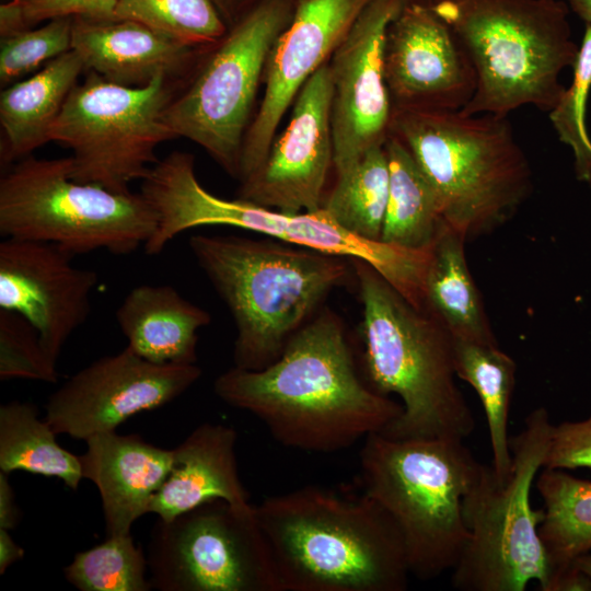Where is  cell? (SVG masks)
<instances>
[{
	"label": "cell",
	"instance_id": "6da1fadb",
	"mask_svg": "<svg viewBox=\"0 0 591 591\" xmlns=\"http://www.w3.org/2000/svg\"><path fill=\"white\" fill-rule=\"evenodd\" d=\"M216 395L257 417L280 444L318 453L348 449L382 432L403 412L357 372L345 326L321 309L259 370L233 367L213 383Z\"/></svg>",
	"mask_w": 591,
	"mask_h": 591
},
{
	"label": "cell",
	"instance_id": "7a4b0ae2",
	"mask_svg": "<svg viewBox=\"0 0 591 591\" xmlns=\"http://www.w3.org/2000/svg\"><path fill=\"white\" fill-rule=\"evenodd\" d=\"M279 591H404L403 537L370 496L304 486L254 506Z\"/></svg>",
	"mask_w": 591,
	"mask_h": 591
},
{
	"label": "cell",
	"instance_id": "3957f363",
	"mask_svg": "<svg viewBox=\"0 0 591 591\" xmlns=\"http://www.w3.org/2000/svg\"><path fill=\"white\" fill-rule=\"evenodd\" d=\"M351 264L362 304L364 380L382 395L398 396L403 407L380 433L396 439L467 438L475 419L455 382L451 335L367 262Z\"/></svg>",
	"mask_w": 591,
	"mask_h": 591
},
{
	"label": "cell",
	"instance_id": "277c9868",
	"mask_svg": "<svg viewBox=\"0 0 591 591\" xmlns=\"http://www.w3.org/2000/svg\"><path fill=\"white\" fill-rule=\"evenodd\" d=\"M189 248L236 327L233 360L259 370L350 275L346 258L283 242L197 234Z\"/></svg>",
	"mask_w": 591,
	"mask_h": 591
},
{
	"label": "cell",
	"instance_id": "5b68a950",
	"mask_svg": "<svg viewBox=\"0 0 591 591\" xmlns=\"http://www.w3.org/2000/svg\"><path fill=\"white\" fill-rule=\"evenodd\" d=\"M390 134L430 183L444 222L465 240L505 224L532 190L529 161L507 117L394 109Z\"/></svg>",
	"mask_w": 591,
	"mask_h": 591
},
{
	"label": "cell",
	"instance_id": "8992f818",
	"mask_svg": "<svg viewBox=\"0 0 591 591\" xmlns=\"http://www.w3.org/2000/svg\"><path fill=\"white\" fill-rule=\"evenodd\" d=\"M194 162L190 153L173 151L158 160L141 179L140 194L158 219L154 233L143 246L146 254H160L170 241L189 229L239 228L320 253L367 262L422 310L429 248L408 250L362 239L343 229L322 207L292 213L242 198L218 197L199 183Z\"/></svg>",
	"mask_w": 591,
	"mask_h": 591
},
{
	"label": "cell",
	"instance_id": "52a82bcc",
	"mask_svg": "<svg viewBox=\"0 0 591 591\" xmlns=\"http://www.w3.org/2000/svg\"><path fill=\"white\" fill-rule=\"evenodd\" d=\"M431 9L466 50L476 90L464 115L507 117L523 105L551 112L573 67L569 5L563 0H433Z\"/></svg>",
	"mask_w": 591,
	"mask_h": 591
},
{
	"label": "cell",
	"instance_id": "ba28073f",
	"mask_svg": "<svg viewBox=\"0 0 591 591\" xmlns=\"http://www.w3.org/2000/svg\"><path fill=\"white\" fill-rule=\"evenodd\" d=\"M359 455L362 491L398 528L410 575L431 580L452 570L470 538L463 498L482 465L464 439L373 433Z\"/></svg>",
	"mask_w": 591,
	"mask_h": 591
},
{
	"label": "cell",
	"instance_id": "9c48e42d",
	"mask_svg": "<svg viewBox=\"0 0 591 591\" xmlns=\"http://www.w3.org/2000/svg\"><path fill=\"white\" fill-rule=\"evenodd\" d=\"M553 424L544 407L532 410L510 437L511 468L500 478L480 465L462 512L470 538L452 569L461 591H524L531 581L548 591L554 570L538 534L543 510L531 505V488L544 467Z\"/></svg>",
	"mask_w": 591,
	"mask_h": 591
},
{
	"label": "cell",
	"instance_id": "30bf717a",
	"mask_svg": "<svg viewBox=\"0 0 591 591\" xmlns=\"http://www.w3.org/2000/svg\"><path fill=\"white\" fill-rule=\"evenodd\" d=\"M140 193H114L71 177V158L15 162L0 179V233L55 244L71 255H127L157 228Z\"/></svg>",
	"mask_w": 591,
	"mask_h": 591
},
{
	"label": "cell",
	"instance_id": "8fae6325",
	"mask_svg": "<svg viewBox=\"0 0 591 591\" xmlns=\"http://www.w3.org/2000/svg\"><path fill=\"white\" fill-rule=\"evenodd\" d=\"M298 0H262L211 46L164 109L174 138H186L239 176L243 142L267 59Z\"/></svg>",
	"mask_w": 591,
	"mask_h": 591
},
{
	"label": "cell",
	"instance_id": "7c38bea8",
	"mask_svg": "<svg viewBox=\"0 0 591 591\" xmlns=\"http://www.w3.org/2000/svg\"><path fill=\"white\" fill-rule=\"evenodd\" d=\"M183 85L163 77L127 88L88 71L73 88L49 131L71 150V177L114 193H129L158 162L157 147L174 139L164 109Z\"/></svg>",
	"mask_w": 591,
	"mask_h": 591
},
{
	"label": "cell",
	"instance_id": "4fadbf2b",
	"mask_svg": "<svg viewBox=\"0 0 591 591\" xmlns=\"http://www.w3.org/2000/svg\"><path fill=\"white\" fill-rule=\"evenodd\" d=\"M147 558L160 591H279L252 503L218 499L158 519Z\"/></svg>",
	"mask_w": 591,
	"mask_h": 591
},
{
	"label": "cell",
	"instance_id": "5bb4252c",
	"mask_svg": "<svg viewBox=\"0 0 591 591\" xmlns=\"http://www.w3.org/2000/svg\"><path fill=\"white\" fill-rule=\"evenodd\" d=\"M200 375L196 363H153L126 346L65 381L47 399L45 419L57 434L85 441L171 403Z\"/></svg>",
	"mask_w": 591,
	"mask_h": 591
},
{
	"label": "cell",
	"instance_id": "9a60e30c",
	"mask_svg": "<svg viewBox=\"0 0 591 591\" xmlns=\"http://www.w3.org/2000/svg\"><path fill=\"white\" fill-rule=\"evenodd\" d=\"M406 1L371 0L328 61L336 174L387 139L393 106L384 74V44Z\"/></svg>",
	"mask_w": 591,
	"mask_h": 591
},
{
	"label": "cell",
	"instance_id": "2e32d148",
	"mask_svg": "<svg viewBox=\"0 0 591 591\" xmlns=\"http://www.w3.org/2000/svg\"><path fill=\"white\" fill-rule=\"evenodd\" d=\"M371 0H298L266 62L262 102L246 132L239 179L264 162L280 121L312 74L328 62Z\"/></svg>",
	"mask_w": 591,
	"mask_h": 591
},
{
	"label": "cell",
	"instance_id": "e0dca14e",
	"mask_svg": "<svg viewBox=\"0 0 591 591\" xmlns=\"http://www.w3.org/2000/svg\"><path fill=\"white\" fill-rule=\"evenodd\" d=\"M332 96L331 69L325 62L298 93L288 125L274 138L263 164L241 182L239 198L292 213L322 207L334 165Z\"/></svg>",
	"mask_w": 591,
	"mask_h": 591
},
{
	"label": "cell",
	"instance_id": "ac0fdd59",
	"mask_svg": "<svg viewBox=\"0 0 591 591\" xmlns=\"http://www.w3.org/2000/svg\"><path fill=\"white\" fill-rule=\"evenodd\" d=\"M384 74L394 109L462 111L476 90L473 63L448 24L408 0L390 24Z\"/></svg>",
	"mask_w": 591,
	"mask_h": 591
},
{
	"label": "cell",
	"instance_id": "d6986e66",
	"mask_svg": "<svg viewBox=\"0 0 591 591\" xmlns=\"http://www.w3.org/2000/svg\"><path fill=\"white\" fill-rule=\"evenodd\" d=\"M72 257L47 242L5 237L0 243V309L25 317L56 363L90 315L99 280L94 270L74 266Z\"/></svg>",
	"mask_w": 591,
	"mask_h": 591
},
{
	"label": "cell",
	"instance_id": "ffe728a7",
	"mask_svg": "<svg viewBox=\"0 0 591 591\" xmlns=\"http://www.w3.org/2000/svg\"><path fill=\"white\" fill-rule=\"evenodd\" d=\"M210 47L183 44L134 20L73 18L72 49L85 71L121 86L143 88L159 77L183 83Z\"/></svg>",
	"mask_w": 591,
	"mask_h": 591
},
{
	"label": "cell",
	"instance_id": "44dd1931",
	"mask_svg": "<svg viewBox=\"0 0 591 591\" xmlns=\"http://www.w3.org/2000/svg\"><path fill=\"white\" fill-rule=\"evenodd\" d=\"M80 455L83 478L97 488L107 535L130 533L135 521L149 513L152 498L166 479L173 449L116 431L90 437Z\"/></svg>",
	"mask_w": 591,
	"mask_h": 591
},
{
	"label": "cell",
	"instance_id": "7402d4cb",
	"mask_svg": "<svg viewBox=\"0 0 591 591\" xmlns=\"http://www.w3.org/2000/svg\"><path fill=\"white\" fill-rule=\"evenodd\" d=\"M236 439V431L225 425L196 427L173 449L171 471L152 498L149 513L167 521L218 499L250 505L239 476Z\"/></svg>",
	"mask_w": 591,
	"mask_h": 591
},
{
	"label": "cell",
	"instance_id": "603a6c76",
	"mask_svg": "<svg viewBox=\"0 0 591 591\" xmlns=\"http://www.w3.org/2000/svg\"><path fill=\"white\" fill-rule=\"evenodd\" d=\"M134 352L159 364H195L198 331L210 314L169 285L132 288L115 313Z\"/></svg>",
	"mask_w": 591,
	"mask_h": 591
},
{
	"label": "cell",
	"instance_id": "cb8c5ba5",
	"mask_svg": "<svg viewBox=\"0 0 591 591\" xmlns=\"http://www.w3.org/2000/svg\"><path fill=\"white\" fill-rule=\"evenodd\" d=\"M80 55L71 49L35 74L4 88L0 94L3 134L1 163L19 161L44 143L69 94L84 71Z\"/></svg>",
	"mask_w": 591,
	"mask_h": 591
},
{
	"label": "cell",
	"instance_id": "d4e9b609",
	"mask_svg": "<svg viewBox=\"0 0 591 591\" xmlns=\"http://www.w3.org/2000/svg\"><path fill=\"white\" fill-rule=\"evenodd\" d=\"M465 241L442 222L429 248L424 311L441 324L453 339L498 345L467 266Z\"/></svg>",
	"mask_w": 591,
	"mask_h": 591
},
{
	"label": "cell",
	"instance_id": "484cf974",
	"mask_svg": "<svg viewBox=\"0 0 591 591\" xmlns=\"http://www.w3.org/2000/svg\"><path fill=\"white\" fill-rule=\"evenodd\" d=\"M390 186L381 242L428 250L444 221L430 183L405 144L389 132L384 143Z\"/></svg>",
	"mask_w": 591,
	"mask_h": 591
},
{
	"label": "cell",
	"instance_id": "4316f807",
	"mask_svg": "<svg viewBox=\"0 0 591 591\" xmlns=\"http://www.w3.org/2000/svg\"><path fill=\"white\" fill-rule=\"evenodd\" d=\"M536 489L543 499L538 534L554 570L552 586L558 573L591 552V480L542 468Z\"/></svg>",
	"mask_w": 591,
	"mask_h": 591
},
{
	"label": "cell",
	"instance_id": "83f0119b",
	"mask_svg": "<svg viewBox=\"0 0 591 591\" xmlns=\"http://www.w3.org/2000/svg\"><path fill=\"white\" fill-rule=\"evenodd\" d=\"M453 362L455 375L476 391L483 404L493 454L491 465L497 476L502 478L508 475L512 462L508 428L515 385V362L498 345L462 339H453Z\"/></svg>",
	"mask_w": 591,
	"mask_h": 591
},
{
	"label": "cell",
	"instance_id": "f1b7e54d",
	"mask_svg": "<svg viewBox=\"0 0 591 591\" xmlns=\"http://www.w3.org/2000/svg\"><path fill=\"white\" fill-rule=\"evenodd\" d=\"M57 432L38 418L35 405L11 401L0 406V471L55 477L71 490L83 479L80 455L62 448Z\"/></svg>",
	"mask_w": 591,
	"mask_h": 591
},
{
	"label": "cell",
	"instance_id": "f546056e",
	"mask_svg": "<svg viewBox=\"0 0 591 591\" xmlns=\"http://www.w3.org/2000/svg\"><path fill=\"white\" fill-rule=\"evenodd\" d=\"M390 186L387 154L383 146L367 151L337 173L322 208L343 229L369 241H381Z\"/></svg>",
	"mask_w": 591,
	"mask_h": 591
},
{
	"label": "cell",
	"instance_id": "4dcf8cb0",
	"mask_svg": "<svg viewBox=\"0 0 591 591\" xmlns=\"http://www.w3.org/2000/svg\"><path fill=\"white\" fill-rule=\"evenodd\" d=\"M66 580L81 591H149L148 558L130 533L107 538L74 555L63 568Z\"/></svg>",
	"mask_w": 591,
	"mask_h": 591
},
{
	"label": "cell",
	"instance_id": "1f68e13d",
	"mask_svg": "<svg viewBox=\"0 0 591 591\" xmlns=\"http://www.w3.org/2000/svg\"><path fill=\"white\" fill-rule=\"evenodd\" d=\"M115 18L194 47L213 46L229 28L213 0H117Z\"/></svg>",
	"mask_w": 591,
	"mask_h": 591
},
{
	"label": "cell",
	"instance_id": "d6a6232c",
	"mask_svg": "<svg viewBox=\"0 0 591 591\" xmlns=\"http://www.w3.org/2000/svg\"><path fill=\"white\" fill-rule=\"evenodd\" d=\"M572 68V82L549 112V118L559 140L569 146L573 152L577 177L591 183V140L586 125L587 103L591 90V24L586 25Z\"/></svg>",
	"mask_w": 591,
	"mask_h": 591
},
{
	"label": "cell",
	"instance_id": "836d02e7",
	"mask_svg": "<svg viewBox=\"0 0 591 591\" xmlns=\"http://www.w3.org/2000/svg\"><path fill=\"white\" fill-rule=\"evenodd\" d=\"M73 16L55 18L40 26L1 37L0 84L9 86L72 49Z\"/></svg>",
	"mask_w": 591,
	"mask_h": 591
},
{
	"label": "cell",
	"instance_id": "e575fe53",
	"mask_svg": "<svg viewBox=\"0 0 591 591\" xmlns=\"http://www.w3.org/2000/svg\"><path fill=\"white\" fill-rule=\"evenodd\" d=\"M0 379L58 380L57 363L44 350L36 328L4 309H0Z\"/></svg>",
	"mask_w": 591,
	"mask_h": 591
},
{
	"label": "cell",
	"instance_id": "d590c367",
	"mask_svg": "<svg viewBox=\"0 0 591 591\" xmlns=\"http://www.w3.org/2000/svg\"><path fill=\"white\" fill-rule=\"evenodd\" d=\"M117 0H7L0 5V36L61 16L115 18Z\"/></svg>",
	"mask_w": 591,
	"mask_h": 591
},
{
	"label": "cell",
	"instance_id": "8d00e7d4",
	"mask_svg": "<svg viewBox=\"0 0 591 591\" xmlns=\"http://www.w3.org/2000/svg\"><path fill=\"white\" fill-rule=\"evenodd\" d=\"M543 468L591 470V412L581 420L553 424Z\"/></svg>",
	"mask_w": 591,
	"mask_h": 591
},
{
	"label": "cell",
	"instance_id": "74e56055",
	"mask_svg": "<svg viewBox=\"0 0 591 591\" xmlns=\"http://www.w3.org/2000/svg\"><path fill=\"white\" fill-rule=\"evenodd\" d=\"M20 515L15 493L9 482V474L0 471V529L13 530L19 523Z\"/></svg>",
	"mask_w": 591,
	"mask_h": 591
},
{
	"label": "cell",
	"instance_id": "f35d334b",
	"mask_svg": "<svg viewBox=\"0 0 591 591\" xmlns=\"http://www.w3.org/2000/svg\"><path fill=\"white\" fill-rule=\"evenodd\" d=\"M549 591H591V578L572 564L557 575Z\"/></svg>",
	"mask_w": 591,
	"mask_h": 591
},
{
	"label": "cell",
	"instance_id": "ab89813d",
	"mask_svg": "<svg viewBox=\"0 0 591 591\" xmlns=\"http://www.w3.org/2000/svg\"><path fill=\"white\" fill-rule=\"evenodd\" d=\"M23 556L24 549L14 541L10 531L0 529V575Z\"/></svg>",
	"mask_w": 591,
	"mask_h": 591
},
{
	"label": "cell",
	"instance_id": "60d3db41",
	"mask_svg": "<svg viewBox=\"0 0 591 591\" xmlns=\"http://www.w3.org/2000/svg\"><path fill=\"white\" fill-rule=\"evenodd\" d=\"M228 27L262 0H213Z\"/></svg>",
	"mask_w": 591,
	"mask_h": 591
},
{
	"label": "cell",
	"instance_id": "b9f144b4",
	"mask_svg": "<svg viewBox=\"0 0 591 591\" xmlns=\"http://www.w3.org/2000/svg\"><path fill=\"white\" fill-rule=\"evenodd\" d=\"M567 3L587 24H591V0H567Z\"/></svg>",
	"mask_w": 591,
	"mask_h": 591
},
{
	"label": "cell",
	"instance_id": "7bdbcfd3",
	"mask_svg": "<svg viewBox=\"0 0 591 591\" xmlns=\"http://www.w3.org/2000/svg\"><path fill=\"white\" fill-rule=\"evenodd\" d=\"M573 564L578 569L591 578V552L579 556Z\"/></svg>",
	"mask_w": 591,
	"mask_h": 591
}]
</instances>
